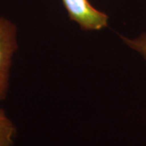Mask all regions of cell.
Wrapping results in <instances>:
<instances>
[{
  "instance_id": "cell-1",
  "label": "cell",
  "mask_w": 146,
  "mask_h": 146,
  "mask_svg": "<svg viewBox=\"0 0 146 146\" xmlns=\"http://www.w3.org/2000/svg\"><path fill=\"white\" fill-rule=\"evenodd\" d=\"M17 29L11 21L0 16V100L8 89L12 58L17 50Z\"/></svg>"
},
{
  "instance_id": "cell-2",
  "label": "cell",
  "mask_w": 146,
  "mask_h": 146,
  "mask_svg": "<svg viewBox=\"0 0 146 146\" xmlns=\"http://www.w3.org/2000/svg\"><path fill=\"white\" fill-rule=\"evenodd\" d=\"M68 16L85 30H99L107 26L108 16L97 10L89 0H62Z\"/></svg>"
},
{
  "instance_id": "cell-3",
  "label": "cell",
  "mask_w": 146,
  "mask_h": 146,
  "mask_svg": "<svg viewBox=\"0 0 146 146\" xmlns=\"http://www.w3.org/2000/svg\"><path fill=\"white\" fill-rule=\"evenodd\" d=\"M16 135V127L13 123L0 108V146H11Z\"/></svg>"
},
{
  "instance_id": "cell-4",
  "label": "cell",
  "mask_w": 146,
  "mask_h": 146,
  "mask_svg": "<svg viewBox=\"0 0 146 146\" xmlns=\"http://www.w3.org/2000/svg\"><path fill=\"white\" fill-rule=\"evenodd\" d=\"M123 41H125L126 43L129 46L136 50L141 55H143V57L145 58L146 60V34H144L139 38L133 39V40L127 39L126 37H123Z\"/></svg>"
}]
</instances>
